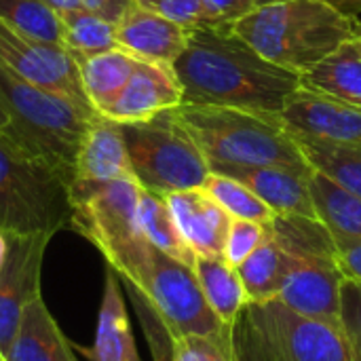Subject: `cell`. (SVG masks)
Masks as SVG:
<instances>
[{
    "label": "cell",
    "mask_w": 361,
    "mask_h": 361,
    "mask_svg": "<svg viewBox=\"0 0 361 361\" xmlns=\"http://www.w3.org/2000/svg\"><path fill=\"white\" fill-rule=\"evenodd\" d=\"M324 2H328L349 19H355L357 15H361V0H324Z\"/></svg>",
    "instance_id": "74e56055"
},
{
    "label": "cell",
    "mask_w": 361,
    "mask_h": 361,
    "mask_svg": "<svg viewBox=\"0 0 361 361\" xmlns=\"http://www.w3.org/2000/svg\"><path fill=\"white\" fill-rule=\"evenodd\" d=\"M0 21L25 36L61 44V17L44 0H0Z\"/></svg>",
    "instance_id": "f546056e"
},
{
    "label": "cell",
    "mask_w": 361,
    "mask_h": 361,
    "mask_svg": "<svg viewBox=\"0 0 361 361\" xmlns=\"http://www.w3.org/2000/svg\"><path fill=\"white\" fill-rule=\"evenodd\" d=\"M61 44L72 53V57L95 55L104 51L118 49L114 36V21L89 11H68L61 13Z\"/></svg>",
    "instance_id": "83f0119b"
},
{
    "label": "cell",
    "mask_w": 361,
    "mask_h": 361,
    "mask_svg": "<svg viewBox=\"0 0 361 361\" xmlns=\"http://www.w3.org/2000/svg\"><path fill=\"white\" fill-rule=\"evenodd\" d=\"M72 178L0 133V233L57 235L72 226Z\"/></svg>",
    "instance_id": "5b68a950"
},
{
    "label": "cell",
    "mask_w": 361,
    "mask_h": 361,
    "mask_svg": "<svg viewBox=\"0 0 361 361\" xmlns=\"http://www.w3.org/2000/svg\"><path fill=\"white\" fill-rule=\"evenodd\" d=\"M309 165L361 199V146L294 135Z\"/></svg>",
    "instance_id": "d4e9b609"
},
{
    "label": "cell",
    "mask_w": 361,
    "mask_h": 361,
    "mask_svg": "<svg viewBox=\"0 0 361 361\" xmlns=\"http://www.w3.org/2000/svg\"><path fill=\"white\" fill-rule=\"evenodd\" d=\"M195 275L212 311L218 315V319L224 326H231L250 302L239 271L231 267L222 256L218 258L197 256Z\"/></svg>",
    "instance_id": "603a6c76"
},
{
    "label": "cell",
    "mask_w": 361,
    "mask_h": 361,
    "mask_svg": "<svg viewBox=\"0 0 361 361\" xmlns=\"http://www.w3.org/2000/svg\"><path fill=\"white\" fill-rule=\"evenodd\" d=\"M203 8L207 23H235L258 8V4L254 0H203Z\"/></svg>",
    "instance_id": "d590c367"
},
{
    "label": "cell",
    "mask_w": 361,
    "mask_h": 361,
    "mask_svg": "<svg viewBox=\"0 0 361 361\" xmlns=\"http://www.w3.org/2000/svg\"><path fill=\"white\" fill-rule=\"evenodd\" d=\"M182 125L209 163L243 167H288L311 173L298 142L279 116L224 106L180 104Z\"/></svg>",
    "instance_id": "277c9868"
},
{
    "label": "cell",
    "mask_w": 361,
    "mask_h": 361,
    "mask_svg": "<svg viewBox=\"0 0 361 361\" xmlns=\"http://www.w3.org/2000/svg\"><path fill=\"white\" fill-rule=\"evenodd\" d=\"M201 188L235 220L271 224L273 218L277 216L260 197H256L245 184H241L235 178L209 171V176Z\"/></svg>",
    "instance_id": "f1b7e54d"
},
{
    "label": "cell",
    "mask_w": 361,
    "mask_h": 361,
    "mask_svg": "<svg viewBox=\"0 0 361 361\" xmlns=\"http://www.w3.org/2000/svg\"><path fill=\"white\" fill-rule=\"evenodd\" d=\"M4 256H6V237L0 233V264L4 262Z\"/></svg>",
    "instance_id": "b9f144b4"
},
{
    "label": "cell",
    "mask_w": 361,
    "mask_h": 361,
    "mask_svg": "<svg viewBox=\"0 0 361 361\" xmlns=\"http://www.w3.org/2000/svg\"><path fill=\"white\" fill-rule=\"evenodd\" d=\"M288 267L290 254L267 231L264 243L241 267H237L250 302H264L277 298Z\"/></svg>",
    "instance_id": "484cf974"
},
{
    "label": "cell",
    "mask_w": 361,
    "mask_h": 361,
    "mask_svg": "<svg viewBox=\"0 0 361 361\" xmlns=\"http://www.w3.org/2000/svg\"><path fill=\"white\" fill-rule=\"evenodd\" d=\"M258 6H264V4H271V2H279V0H254Z\"/></svg>",
    "instance_id": "7bdbcfd3"
},
{
    "label": "cell",
    "mask_w": 361,
    "mask_h": 361,
    "mask_svg": "<svg viewBox=\"0 0 361 361\" xmlns=\"http://www.w3.org/2000/svg\"><path fill=\"white\" fill-rule=\"evenodd\" d=\"M0 63L25 82L61 95L87 112H95L85 97L76 59L63 44L25 36L0 21Z\"/></svg>",
    "instance_id": "30bf717a"
},
{
    "label": "cell",
    "mask_w": 361,
    "mask_h": 361,
    "mask_svg": "<svg viewBox=\"0 0 361 361\" xmlns=\"http://www.w3.org/2000/svg\"><path fill=\"white\" fill-rule=\"evenodd\" d=\"M351 40L357 44V49L361 51V21H355V19H353V36H351Z\"/></svg>",
    "instance_id": "60d3db41"
},
{
    "label": "cell",
    "mask_w": 361,
    "mask_h": 361,
    "mask_svg": "<svg viewBox=\"0 0 361 361\" xmlns=\"http://www.w3.org/2000/svg\"><path fill=\"white\" fill-rule=\"evenodd\" d=\"M142 186L137 180L72 182V226L104 256L121 283L140 290L146 281L152 245L137 222Z\"/></svg>",
    "instance_id": "3957f363"
},
{
    "label": "cell",
    "mask_w": 361,
    "mask_h": 361,
    "mask_svg": "<svg viewBox=\"0 0 361 361\" xmlns=\"http://www.w3.org/2000/svg\"><path fill=\"white\" fill-rule=\"evenodd\" d=\"M332 233L334 239V260L345 279L361 283V239L343 233Z\"/></svg>",
    "instance_id": "e575fe53"
},
{
    "label": "cell",
    "mask_w": 361,
    "mask_h": 361,
    "mask_svg": "<svg viewBox=\"0 0 361 361\" xmlns=\"http://www.w3.org/2000/svg\"><path fill=\"white\" fill-rule=\"evenodd\" d=\"M51 235L6 237L0 264V351L6 355L25 307L40 296V271Z\"/></svg>",
    "instance_id": "8fae6325"
},
{
    "label": "cell",
    "mask_w": 361,
    "mask_h": 361,
    "mask_svg": "<svg viewBox=\"0 0 361 361\" xmlns=\"http://www.w3.org/2000/svg\"><path fill=\"white\" fill-rule=\"evenodd\" d=\"M137 292L152 305L173 338L184 334H218L226 328L205 300L195 269L159 250H152L146 281Z\"/></svg>",
    "instance_id": "9c48e42d"
},
{
    "label": "cell",
    "mask_w": 361,
    "mask_h": 361,
    "mask_svg": "<svg viewBox=\"0 0 361 361\" xmlns=\"http://www.w3.org/2000/svg\"><path fill=\"white\" fill-rule=\"evenodd\" d=\"M341 330L351 351V361H361V283L343 279Z\"/></svg>",
    "instance_id": "d6a6232c"
},
{
    "label": "cell",
    "mask_w": 361,
    "mask_h": 361,
    "mask_svg": "<svg viewBox=\"0 0 361 361\" xmlns=\"http://www.w3.org/2000/svg\"><path fill=\"white\" fill-rule=\"evenodd\" d=\"M0 102L13 123L8 137L74 180L80 142L97 112H87L61 95L25 82L4 63H0Z\"/></svg>",
    "instance_id": "52a82bcc"
},
{
    "label": "cell",
    "mask_w": 361,
    "mask_h": 361,
    "mask_svg": "<svg viewBox=\"0 0 361 361\" xmlns=\"http://www.w3.org/2000/svg\"><path fill=\"white\" fill-rule=\"evenodd\" d=\"M209 171L239 180L277 216L317 218L309 186V178L313 171L305 173L288 167H243L226 163H209Z\"/></svg>",
    "instance_id": "9a60e30c"
},
{
    "label": "cell",
    "mask_w": 361,
    "mask_h": 361,
    "mask_svg": "<svg viewBox=\"0 0 361 361\" xmlns=\"http://www.w3.org/2000/svg\"><path fill=\"white\" fill-rule=\"evenodd\" d=\"M74 180L112 182L135 180L123 129L118 123L97 114L80 142L74 167Z\"/></svg>",
    "instance_id": "ac0fdd59"
},
{
    "label": "cell",
    "mask_w": 361,
    "mask_h": 361,
    "mask_svg": "<svg viewBox=\"0 0 361 361\" xmlns=\"http://www.w3.org/2000/svg\"><path fill=\"white\" fill-rule=\"evenodd\" d=\"M292 135L361 146V108L298 87L279 114Z\"/></svg>",
    "instance_id": "4fadbf2b"
},
{
    "label": "cell",
    "mask_w": 361,
    "mask_h": 361,
    "mask_svg": "<svg viewBox=\"0 0 361 361\" xmlns=\"http://www.w3.org/2000/svg\"><path fill=\"white\" fill-rule=\"evenodd\" d=\"M133 2H135V0H82L85 8H89V11H93V13H97V15H102V17L114 21V23L121 19V15H123Z\"/></svg>",
    "instance_id": "8d00e7d4"
},
{
    "label": "cell",
    "mask_w": 361,
    "mask_h": 361,
    "mask_svg": "<svg viewBox=\"0 0 361 361\" xmlns=\"http://www.w3.org/2000/svg\"><path fill=\"white\" fill-rule=\"evenodd\" d=\"M186 27L133 2L116 21V47L140 61L173 66L188 42Z\"/></svg>",
    "instance_id": "2e32d148"
},
{
    "label": "cell",
    "mask_w": 361,
    "mask_h": 361,
    "mask_svg": "<svg viewBox=\"0 0 361 361\" xmlns=\"http://www.w3.org/2000/svg\"><path fill=\"white\" fill-rule=\"evenodd\" d=\"M137 222H140V231H142L144 239L154 250L195 269L197 256L184 241L182 233L169 212L165 197L142 188L140 205H137Z\"/></svg>",
    "instance_id": "cb8c5ba5"
},
{
    "label": "cell",
    "mask_w": 361,
    "mask_h": 361,
    "mask_svg": "<svg viewBox=\"0 0 361 361\" xmlns=\"http://www.w3.org/2000/svg\"><path fill=\"white\" fill-rule=\"evenodd\" d=\"M233 30L264 59L305 74L353 36V19L324 0H279L254 8Z\"/></svg>",
    "instance_id": "7a4b0ae2"
},
{
    "label": "cell",
    "mask_w": 361,
    "mask_h": 361,
    "mask_svg": "<svg viewBox=\"0 0 361 361\" xmlns=\"http://www.w3.org/2000/svg\"><path fill=\"white\" fill-rule=\"evenodd\" d=\"M0 361H6V357H4V353L0 351Z\"/></svg>",
    "instance_id": "ee69618b"
},
{
    "label": "cell",
    "mask_w": 361,
    "mask_h": 361,
    "mask_svg": "<svg viewBox=\"0 0 361 361\" xmlns=\"http://www.w3.org/2000/svg\"><path fill=\"white\" fill-rule=\"evenodd\" d=\"M169 361H237L228 328L218 334H184L173 338Z\"/></svg>",
    "instance_id": "4dcf8cb0"
},
{
    "label": "cell",
    "mask_w": 361,
    "mask_h": 361,
    "mask_svg": "<svg viewBox=\"0 0 361 361\" xmlns=\"http://www.w3.org/2000/svg\"><path fill=\"white\" fill-rule=\"evenodd\" d=\"M182 104L224 106L279 116L300 87V74L264 59L233 23H207L188 32V42L173 61Z\"/></svg>",
    "instance_id": "6da1fadb"
},
{
    "label": "cell",
    "mask_w": 361,
    "mask_h": 361,
    "mask_svg": "<svg viewBox=\"0 0 361 361\" xmlns=\"http://www.w3.org/2000/svg\"><path fill=\"white\" fill-rule=\"evenodd\" d=\"M11 127H13V123H11V116H8V112H6V108L2 106V102H0V133H11Z\"/></svg>",
    "instance_id": "ab89813d"
},
{
    "label": "cell",
    "mask_w": 361,
    "mask_h": 361,
    "mask_svg": "<svg viewBox=\"0 0 361 361\" xmlns=\"http://www.w3.org/2000/svg\"><path fill=\"white\" fill-rule=\"evenodd\" d=\"M135 2L186 30H195L207 23L203 0H135Z\"/></svg>",
    "instance_id": "836d02e7"
},
{
    "label": "cell",
    "mask_w": 361,
    "mask_h": 361,
    "mask_svg": "<svg viewBox=\"0 0 361 361\" xmlns=\"http://www.w3.org/2000/svg\"><path fill=\"white\" fill-rule=\"evenodd\" d=\"M343 279L334 256L290 254V267L277 300L309 319L341 328Z\"/></svg>",
    "instance_id": "7c38bea8"
},
{
    "label": "cell",
    "mask_w": 361,
    "mask_h": 361,
    "mask_svg": "<svg viewBox=\"0 0 361 361\" xmlns=\"http://www.w3.org/2000/svg\"><path fill=\"white\" fill-rule=\"evenodd\" d=\"M165 201L195 256H222L233 218L203 188L171 192L165 197Z\"/></svg>",
    "instance_id": "e0dca14e"
},
{
    "label": "cell",
    "mask_w": 361,
    "mask_h": 361,
    "mask_svg": "<svg viewBox=\"0 0 361 361\" xmlns=\"http://www.w3.org/2000/svg\"><path fill=\"white\" fill-rule=\"evenodd\" d=\"M49 6H53L59 15L61 13H68V11H78V8H85L82 0H44Z\"/></svg>",
    "instance_id": "f35d334b"
},
{
    "label": "cell",
    "mask_w": 361,
    "mask_h": 361,
    "mask_svg": "<svg viewBox=\"0 0 361 361\" xmlns=\"http://www.w3.org/2000/svg\"><path fill=\"white\" fill-rule=\"evenodd\" d=\"M80 74V85L87 102L93 106L97 114L114 104L125 85L129 82L137 59L121 49L74 57Z\"/></svg>",
    "instance_id": "44dd1931"
},
{
    "label": "cell",
    "mask_w": 361,
    "mask_h": 361,
    "mask_svg": "<svg viewBox=\"0 0 361 361\" xmlns=\"http://www.w3.org/2000/svg\"><path fill=\"white\" fill-rule=\"evenodd\" d=\"M317 218L334 233L361 239V199L313 169L309 178Z\"/></svg>",
    "instance_id": "4316f807"
},
{
    "label": "cell",
    "mask_w": 361,
    "mask_h": 361,
    "mask_svg": "<svg viewBox=\"0 0 361 361\" xmlns=\"http://www.w3.org/2000/svg\"><path fill=\"white\" fill-rule=\"evenodd\" d=\"M121 129L133 178L144 190L167 197L205 184L209 176L207 159L182 125L176 108L148 121L125 123Z\"/></svg>",
    "instance_id": "ba28073f"
},
{
    "label": "cell",
    "mask_w": 361,
    "mask_h": 361,
    "mask_svg": "<svg viewBox=\"0 0 361 361\" xmlns=\"http://www.w3.org/2000/svg\"><path fill=\"white\" fill-rule=\"evenodd\" d=\"M182 104V87L171 66L140 61L135 70L114 99L110 108L102 112V116L114 123H140L148 121L159 112L178 108Z\"/></svg>",
    "instance_id": "5bb4252c"
},
{
    "label": "cell",
    "mask_w": 361,
    "mask_h": 361,
    "mask_svg": "<svg viewBox=\"0 0 361 361\" xmlns=\"http://www.w3.org/2000/svg\"><path fill=\"white\" fill-rule=\"evenodd\" d=\"M87 355L91 357V361H142L129 326V317L121 292V279L112 269H106V283H104V296L97 315L95 343L87 351Z\"/></svg>",
    "instance_id": "ffe728a7"
},
{
    "label": "cell",
    "mask_w": 361,
    "mask_h": 361,
    "mask_svg": "<svg viewBox=\"0 0 361 361\" xmlns=\"http://www.w3.org/2000/svg\"><path fill=\"white\" fill-rule=\"evenodd\" d=\"M267 239V224L250 222V220H231V228L226 235L222 258L231 267H241Z\"/></svg>",
    "instance_id": "1f68e13d"
},
{
    "label": "cell",
    "mask_w": 361,
    "mask_h": 361,
    "mask_svg": "<svg viewBox=\"0 0 361 361\" xmlns=\"http://www.w3.org/2000/svg\"><path fill=\"white\" fill-rule=\"evenodd\" d=\"M226 328L237 361H351L338 326L309 319L277 298L247 302Z\"/></svg>",
    "instance_id": "8992f818"
},
{
    "label": "cell",
    "mask_w": 361,
    "mask_h": 361,
    "mask_svg": "<svg viewBox=\"0 0 361 361\" xmlns=\"http://www.w3.org/2000/svg\"><path fill=\"white\" fill-rule=\"evenodd\" d=\"M300 87L361 108V51L353 40L343 42L315 68L300 74Z\"/></svg>",
    "instance_id": "7402d4cb"
},
{
    "label": "cell",
    "mask_w": 361,
    "mask_h": 361,
    "mask_svg": "<svg viewBox=\"0 0 361 361\" xmlns=\"http://www.w3.org/2000/svg\"><path fill=\"white\" fill-rule=\"evenodd\" d=\"M4 357L6 361H78L42 296L25 307L19 330Z\"/></svg>",
    "instance_id": "d6986e66"
}]
</instances>
